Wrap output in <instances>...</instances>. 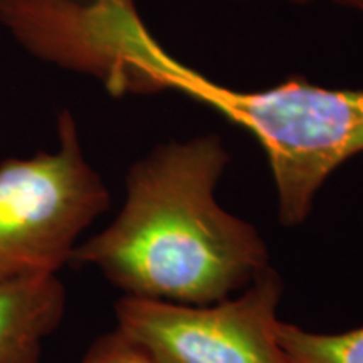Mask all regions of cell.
Returning a JSON list of instances; mask_svg holds the SVG:
<instances>
[{
    "label": "cell",
    "instance_id": "cell-1",
    "mask_svg": "<svg viewBox=\"0 0 363 363\" xmlns=\"http://www.w3.org/2000/svg\"><path fill=\"white\" fill-rule=\"evenodd\" d=\"M229 160L216 133L153 148L128 170L115 219L79 242L71 262L96 267L130 296L182 305L246 289L269 252L256 227L217 202Z\"/></svg>",
    "mask_w": 363,
    "mask_h": 363
},
{
    "label": "cell",
    "instance_id": "cell-2",
    "mask_svg": "<svg viewBox=\"0 0 363 363\" xmlns=\"http://www.w3.org/2000/svg\"><path fill=\"white\" fill-rule=\"evenodd\" d=\"M150 89L175 91L249 131L264 150L278 194L279 219L301 224L338 167L363 153V89L326 88L288 78L267 89L238 91L207 79L160 48Z\"/></svg>",
    "mask_w": 363,
    "mask_h": 363
},
{
    "label": "cell",
    "instance_id": "cell-3",
    "mask_svg": "<svg viewBox=\"0 0 363 363\" xmlns=\"http://www.w3.org/2000/svg\"><path fill=\"white\" fill-rule=\"evenodd\" d=\"M110 201L74 115L62 110L56 150L0 163V283L57 276Z\"/></svg>",
    "mask_w": 363,
    "mask_h": 363
},
{
    "label": "cell",
    "instance_id": "cell-4",
    "mask_svg": "<svg viewBox=\"0 0 363 363\" xmlns=\"http://www.w3.org/2000/svg\"><path fill=\"white\" fill-rule=\"evenodd\" d=\"M283 281L272 267L212 305H182L125 294L116 330L157 363H288L278 342Z\"/></svg>",
    "mask_w": 363,
    "mask_h": 363
},
{
    "label": "cell",
    "instance_id": "cell-5",
    "mask_svg": "<svg viewBox=\"0 0 363 363\" xmlns=\"http://www.w3.org/2000/svg\"><path fill=\"white\" fill-rule=\"evenodd\" d=\"M0 22L30 54L96 76L111 93H140L155 39L126 0H0Z\"/></svg>",
    "mask_w": 363,
    "mask_h": 363
},
{
    "label": "cell",
    "instance_id": "cell-6",
    "mask_svg": "<svg viewBox=\"0 0 363 363\" xmlns=\"http://www.w3.org/2000/svg\"><path fill=\"white\" fill-rule=\"evenodd\" d=\"M57 276L0 283V363H40L44 343L66 313Z\"/></svg>",
    "mask_w": 363,
    "mask_h": 363
},
{
    "label": "cell",
    "instance_id": "cell-7",
    "mask_svg": "<svg viewBox=\"0 0 363 363\" xmlns=\"http://www.w3.org/2000/svg\"><path fill=\"white\" fill-rule=\"evenodd\" d=\"M276 333L288 363H363V326L343 333H315L279 321Z\"/></svg>",
    "mask_w": 363,
    "mask_h": 363
},
{
    "label": "cell",
    "instance_id": "cell-8",
    "mask_svg": "<svg viewBox=\"0 0 363 363\" xmlns=\"http://www.w3.org/2000/svg\"><path fill=\"white\" fill-rule=\"evenodd\" d=\"M79 363H157L138 345L113 330L94 340Z\"/></svg>",
    "mask_w": 363,
    "mask_h": 363
},
{
    "label": "cell",
    "instance_id": "cell-9",
    "mask_svg": "<svg viewBox=\"0 0 363 363\" xmlns=\"http://www.w3.org/2000/svg\"><path fill=\"white\" fill-rule=\"evenodd\" d=\"M335 2L342 4V6L355 9V11H358L363 16V0H335Z\"/></svg>",
    "mask_w": 363,
    "mask_h": 363
},
{
    "label": "cell",
    "instance_id": "cell-10",
    "mask_svg": "<svg viewBox=\"0 0 363 363\" xmlns=\"http://www.w3.org/2000/svg\"><path fill=\"white\" fill-rule=\"evenodd\" d=\"M293 2H296V4H306V2H313V0H293Z\"/></svg>",
    "mask_w": 363,
    "mask_h": 363
},
{
    "label": "cell",
    "instance_id": "cell-11",
    "mask_svg": "<svg viewBox=\"0 0 363 363\" xmlns=\"http://www.w3.org/2000/svg\"><path fill=\"white\" fill-rule=\"evenodd\" d=\"M130 2H133V0H130Z\"/></svg>",
    "mask_w": 363,
    "mask_h": 363
}]
</instances>
